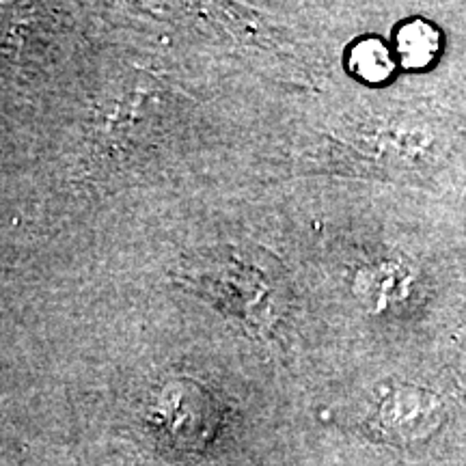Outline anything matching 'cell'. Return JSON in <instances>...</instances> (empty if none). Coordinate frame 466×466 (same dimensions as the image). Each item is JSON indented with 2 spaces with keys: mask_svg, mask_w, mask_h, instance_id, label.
Wrapping results in <instances>:
<instances>
[{
  "mask_svg": "<svg viewBox=\"0 0 466 466\" xmlns=\"http://www.w3.org/2000/svg\"><path fill=\"white\" fill-rule=\"evenodd\" d=\"M177 281L259 335L279 330L291 309L283 266L261 248H214L182 268Z\"/></svg>",
  "mask_w": 466,
  "mask_h": 466,
  "instance_id": "1",
  "label": "cell"
},
{
  "mask_svg": "<svg viewBox=\"0 0 466 466\" xmlns=\"http://www.w3.org/2000/svg\"><path fill=\"white\" fill-rule=\"evenodd\" d=\"M441 404L432 393L423 389H395L378 408V428L384 436L395 439H417L430 434L439 423Z\"/></svg>",
  "mask_w": 466,
  "mask_h": 466,
  "instance_id": "2",
  "label": "cell"
},
{
  "mask_svg": "<svg viewBox=\"0 0 466 466\" xmlns=\"http://www.w3.org/2000/svg\"><path fill=\"white\" fill-rule=\"evenodd\" d=\"M398 52L406 67L430 66L441 52V33L423 20L408 22L398 33Z\"/></svg>",
  "mask_w": 466,
  "mask_h": 466,
  "instance_id": "3",
  "label": "cell"
},
{
  "mask_svg": "<svg viewBox=\"0 0 466 466\" xmlns=\"http://www.w3.org/2000/svg\"><path fill=\"white\" fill-rule=\"evenodd\" d=\"M352 69L354 74H359L363 80H370V83L384 80L393 69L391 52L378 39L360 42L352 50Z\"/></svg>",
  "mask_w": 466,
  "mask_h": 466,
  "instance_id": "4",
  "label": "cell"
},
{
  "mask_svg": "<svg viewBox=\"0 0 466 466\" xmlns=\"http://www.w3.org/2000/svg\"><path fill=\"white\" fill-rule=\"evenodd\" d=\"M367 134V132H365ZM367 137L370 138H374V147L370 149V154H371V162H374V165L371 167H387V156H384V130L382 132H371V134H367ZM398 145V143H395ZM389 154L391 156H395V162H398L400 165V168H406V167H417V162L415 160H410L408 158V156H404L401 154V149L400 147H393V149H389Z\"/></svg>",
  "mask_w": 466,
  "mask_h": 466,
  "instance_id": "5",
  "label": "cell"
}]
</instances>
